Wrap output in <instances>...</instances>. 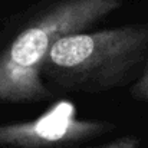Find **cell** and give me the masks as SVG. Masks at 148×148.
<instances>
[{"mask_svg": "<svg viewBox=\"0 0 148 148\" xmlns=\"http://www.w3.org/2000/svg\"><path fill=\"white\" fill-rule=\"evenodd\" d=\"M122 0H42L0 35V103L40 102L52 92L40 76L52 46L63 36L86 32L121 9Z\"/></svg>", "mask_w": 148, "mask_h": 148, "instance_id": "obj_1", "label": "cell"}, {"mask_svg": "<svg viewBox=\"0 0 148 148\" xmlns=\"http://www.w3.org/2000/svg\"><path fill=\"white\" fill-rule=\"evenodd\" d=\"M148 55V23L124 25L60 38L40 76L69 92L101 94L135 82Z\"/></svg>", "mask_w": 148, "mask_h": 148, "instance_id": "obj_2", "label": "cell"}, {"mask_svg": "<svg viewBox=\"0 0 148 148\" xmlns=\"http://www.w3.org/2000/svg\"><path fill=\"white\" fill-rule=\"evenodd\" d=\"M114 130L115 125L108 121L78 118L75 103L60 99L35 119L0 124V147L62 148L89 141Z\"/></svg>", "mask_w": 148, "mask_h": 148, "instance_id": "obj_3", "label": "cell"}, {"mask_svg": "<svg viewBox=\"0 0 148 148\" xmlns=\"http://www.w3.org/2000/svg\"><path fill=\"white\" fill-rule=\"evenodd\" d=\"M130 94L134 99L148 103V55L140 76L130 88Z\"/></svg>", "mask_w": 148, "mask_h": 148, "instance_id": "obj_4", "label": "cell"}, {"mask_svg": "<svg viewBox=\"0 0 148 148\" xmlns=\"http://www.w3.org/2000/svg\"><path fill=\"white\" fill-rule=\"evenodd\" d=\"M140 138L134 137V135H125V137H119L114 141H109L103 145L94 148H140Z\"/></svg>", "mask_w": 148, "mask_h": 148, "instance_id": "obj_5", "label": "cell"}]
</instances>
